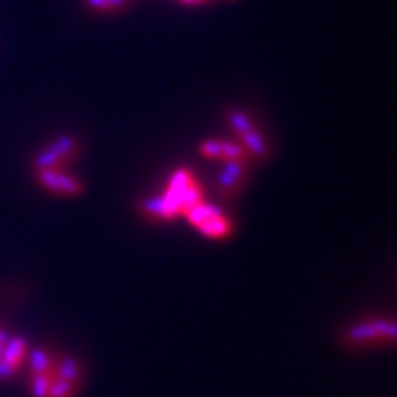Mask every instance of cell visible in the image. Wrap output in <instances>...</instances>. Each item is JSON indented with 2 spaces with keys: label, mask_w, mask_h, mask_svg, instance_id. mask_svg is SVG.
I'll use <instances>...</instances> for the list:
<instances>
[{
  "label": "cell",
  "mask_w": 397,
  "mask_h": 397,
  "mask_svg": "<svg viewBox=\"0 0 397 397\" xmlns=\"http://www.w3.org/2000/svg\"><path fill=\"white\" fill-rule=\"evenodd\" d=\"M191 225H195L204 236L208 238H227L232 234V225L228 221L225 213L213 204L199 202L190 212L186 213Z\"/></svg>",
  "instance_id": "cell-1"
},
{
  "label": "cell",
  "mask_w": 397,
  "mask_h": 397,
  "mask_svg": "<svg viewBox=\"0 0 397 397\" xmlns=\"http://www.w3.org/2000/svg\"><path fill=\"white\" fill-rule=\"evenodd\" d=\"M76 147H78V142H76L72 134H61V136H57L54 140L52 144L37 153L33 164H35L37 171L57 170V165H61L65 160L70 159Z\"/></svg>",
  "instance_id": "cell-2"
},
{
  "label": "cell",
  "mask_w": 397,
  "mask_h": 397,
  "mask_svg": "<svg viewBox=\"0 0 397 397\" xmlns=\"http://www.w3.org/2000/svg\"><path fill=\"white\" fill-rule=\"evenodd\" d=\"M397 335L396 324L392 320H368L359 322L348 331V339L351 342H371V341H388L392 342Z\"/></svg>",
  "instance_id": "cell-3"
},
{
  "label": "cell",
  "mask_w": 397,
  "mask_h": 397,
  "mask_svg": "<svg viewBox=\"0 0 397 397\" xmlns=\"http://www.w3.org/2000/svg\"><path fill=\"white\" fill-rule=\"evenodd\" d=\"M37 179L47 190L54 191V193H61V195H79V193H83L81 182L57 170H39Z\"/></svg>",
  "instance_id": "cell-4"
},
{
  "label": "cell",
  "mask_w": 397,
  "mask_h": 397,
  "mask_svg": "<svg viewBox=\"0 0 397 397\" xmlns=\"http://www.w3.org/2000/svg\"><path fill=\"white\" fill-rule=\"evenodd\" d=\"M247 159H238V160H225L219 175H217V186L225 195H232L239 188V184L245 179L247 173Z\"/></svg>",
  "instance_id": "cell-5"
},
{
  "label": "cell",
  "mask_w": 397,
  "mask_h": 397,
  "mask_svg": "<svg viewBox=\"0 0 397 397\" xmlns=\"http://www.w3.org/2000/svg\"><path fill=\"white\" fill-rule=\"evenodd\" d=\"M201 153L208 159L219 160H238L247 159V151L239 144L227 142V140H206L201 144Z\"/></svg>",
  "instance_id": "cell-6"
},
{
  "label": "cell",
  "mask_w": 397,
  "mask_h": 397,
  "mask_svg": "<svg viewBox=\"0 0 397 397\" xmlns=\"http://www.w3.org/2000/svg\"><path fill=\"white\" fill-rule=\"evenodd\" d=\"M26 350L28 344L22 337L8 339V342H6L4 346V351H2V359H4V362L11 370H17L22 359H24V355H26Z\"/></svg>",
  "instance_id": "cell-7"
},
{
  "label": "cell",
  "mask_w": 397,
  "mask_h": 397,
  "mask_svg": "<svg viewBox=\"0 0 397 397\" xmlns=\"http://www.w3.org/2000/svg\"><path fill=\"white\" fill-rule=\"evenodd\" d=\"M241 140H243V147H245L247 153L258 156V159H267L268 145L267 142H265L264 136H261V133H259L256 127L248 131V133L241 134Z\"/></svg>",
  "instance_id": "cell-8"
},
{
  "label": "cell",
  "mask_w": 397,
  "mask_h": 397,
  "mask_svg": "<svg viewBox=\"0 0 397 397\" xmlns=\"http://www.w3.org/2000/svg\"><path fill=\"white\" fill-rule=\"evenodd\" d=\"M142 208H144L149 216L160 217V219H171V217L177 216V212L173 210V206H171L170 201H168L164 195L151 197V199L144 201Z\"/></svg>",
  "instance_id": "cell-9"
},
{
  "label": "cell",
  "mask_w": 397,
  "mask_h": 397,
  "mask_svg": "<svg viewBox=\"0 0 397 397\" xmlns=\"http://www.w3.org/2000/svg\"><path fill=\"white\" fill-rule=\"evenodd\" d=\"M79 371L81 370H79V364L76 359H72V357H63L59 366H57V377L76 384L79 379Z\"/></svg>",
  "instance_id": "cell-10"
},
{
  "label": "cell",
  "mask_w": 397,
  "mask_h": 397,
  "mask_svg": "<svg viewBox=\"0 0 397 397\" xmlns=\"http://www.w3.org/2000/svg\"><path fill=\"white\" fill-rule=\"evenodd\" d=\"M52 381H54V370L44 371V373H33V379H31V396L47 397Z\"/></svg>",
  "instance_id": "cell-11"
},
{
  "label": "cell",
  "mask_w": 397,
  "mask_h": 397,
  "mask_svg": "<svg viewBox=\"0 0 397 397\" xmlns=\"http://www.w3.org/2000/svg\"><path fill=\"white\" fill-rule=\"evenodd\" d=\"M228 122H230L232 129L236 131L239 136L248 133L250 129H254L252 118H250L247 113H243V111H230V114H228Z\"/></svg>",
  "instance_id": "cell-12"
},
{
  "label": "cell",
  "mask_w": 397,
  "mask_h": 397,
  "mask_svg": "<svg viewBox=\"0 0 397 397\" xmlns=\"http://www.w3.org/2000/svg\"><path fill=\"white\" fill-rule=\"evenodd\" d=\"M30 366L33 373H44V371L54 370L52 362H50V357H48L47 351H42V350L31 351Z\"/></svg>",
  "instance_id": "cell-13"
},
{
  "label": "cell",
  "mask_w": 397,
  "mask_h": 397,
  "mask_svg": "<svg viewBox=\"0 0 397 397\" xmlns=\"http://www.w3.org/2000/svg\"><path fill=\"white\" fill-rule=\"evenodd\" d=\"M74 382H68L65 379H59L56 377L50 384V390H48V396L47 397H72L74 394Z\"/></svg>",
  "instance_id": "cell-14"
},
{
  "label": "cell",
  "mask_w": 397,
  "mask_h": 397,
  "mask_svg": "<svg viewBox=\"0 0 397 397\" xmlns=\"http://www.w3.org/2000/svg\"><path fill=\"white\" fill-rule=\"evenodd\" d=\"M85 4L96 11H116L129 4V0H85Z\"/></svg>",
  "instance_id": "cell-15"
},
{
  "label": "cell",
  "mask_w": 397,
  "mask_h": 397,
  "mask_svg": "<svg viewBox=\"0 0 397 397\" xmlns=\"http://www.w3.org/2000/svg\"><path fill=\"white\" fill-rule=\"evenodd\" d=\"M6 342H8V335H6L4 330H0V377H2V379H8V377L13 375V371H15L11 370V368L4 362V359H2V351H4Z\"/></svg>",
  "instance_id": "cell-16"
},
{
  "label": "cell",
  "mask_w": 397,
  "mask_h": 397,
  "mask_svg": "<svg viewBox=\"0 0 397 397\" xmlns=\"http://www.w3.org/2000/svg\"><path fill=\"white\" fill-rule=\"evenodd\" d=\"M184 4H197V2H204V0H182Z\"/></svg>",
  "instance_id": "cell-17"
},
{
  "label": "cell",
  "mask_w": 397,
  "mask_h": 397,
  "mask_svg": "<svg viewBox=\"0 0 397 397\" xmlns=\"http://www.w3.org/2000/svg\"><path fill=\"white\" fill-rule=\"evenodd\" d=\"M0 330H2V327H0Z\"/></svg>",
  "instance_id": "cell-18"
}]
</instances>
